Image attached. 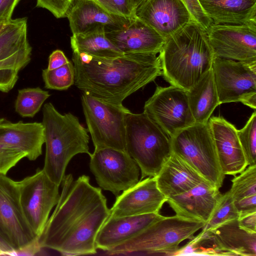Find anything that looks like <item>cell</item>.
<instances>
[{
    "label": "cell",
    "instance_id": "cell-1",
    "mask_svg": "<svg viewBox=\"0 0 256 256\" xmlns=\"http://www.w3.org/2000/svg\"><path fill=\"white\" fill-rule=\"evenodd\" d=\"M61 185L55 209L38 238L40 246L63 255L96 254V237L110 216L106 197L84 174L76 180L65 174Z\"/></svg>",
    "mask_w": 256,
    "mask_h": 256
},
{
    "label": "cell",
    "instance_id": "cell-2",
    "mask_svg": "<svg viewBox=\"0 0 256 256\" xmlns=\"http://www.w3.org/2000/svg\"><path fill=\"white\" fill-rule=\"evenodd\" d=\"M159 54H124L104 58L72 52L74 84L102 100L122 104L132 93L162 76Z\"/></svg>",
    "mask_w": 256,
    "mask_h": 256
},
{
    "label": "cell",
    "instance_id": "cell-3",
    "mask_svg": "<svg viewBox=\"0 0 256 256\" xmlns=\"http://www.w3.org/2000/svg\"><path fill=\"white\" fill-rule=\"evenodd\" d=\"M158 56L164 78L186 91L212 68L214 58L206 32L194 21L166 38Z\"/></svg>",
    "mask_w": 256,
    "mask_h": 256
},
{
    "label": "cell",
    "instance_id": "cell-4",
    "mask_svg": "<svg viewBox=\"0 0 256 256\" xmlns=\"http://www.w3.org/2000/svg\"><path fill=\"white\" fill-rule=\"evenodd\" d=\"M46 154L43 170L56 184H61L67 166L78 154L89 151L88 129L69 112L62 114L48 102L42 108Z\"/></svg>",
    "mask_w": 256,
    "mask_h": 256
},
{
    "label": "cell",
    "instance_id": "cell-5",
    "mask_svg": "<svg viewBox=\"0 0 256 256\" xmlns=\"http://www.w3.org/2000/svg\"><path fill=\"white\" fill-rule=\"evenodd\" d=\"M125 147L140 168V180L156 176L172 153L170 138L144 112L127 114Z\"/></svg>",
    "mask_w": 256,
    "mask_h": 256
},
{
    "label": "cell",
    "instance_id": "cell-6",
    "mask_svg": "<svg viewBox=\"0 0 256 256\" xmlns=\"http://www.w3.org/2000/svg\"><path fill=\"white\" fill-rule=\"evenodd\" d=\"M205 224L176 214L164 216L134 237L106 252L110 255L136 252L174 255L179 249L180 243L194 238V234Z\"/></svg>",
    "mask_w": 256,
    "mask_h": 256
},
{
    "label": "cell",
    "instance_id": "cell-7",
    "mask_svg": "<svg viewBox=\"0 0 256 256\" xmlns=\"http://www.w3.org/2000/svg\"><path fill=\"white\" fill-rule=\"evenodd\" d=\"M172 152L220 189L225 175L218 161L208 122H195L170 138Z\"/></svg>",
    "mask_w": 256,
    "mask_h": 256
},
{
    "label": "cell",
    "instance_id": "cell-8",
    "mask_svg": "<svg viewBox=\"0 0 256 256\" xmlns=\"http://www.w3.org/2000/svg\"><path fill=\"white\" fill-rule=\"evenodd\" d=\"M82 104L94 150L112 148L126 152V118L130 112L83 92Z\"/></svg>",
    "mask_w": 256,
    "mask_h": 256
},
{
    "label": "cell",
    "instance_id": "cell-9",
    "mask_svg": "<svg viewBox=\"0 0 256 256\" xmlns=\"http://www.w3.org/2000/svg\"><path fill=\"white\" fill-rule=\"evenodd\" d=\"M238 220L201 231L186 246L179 248L176 255L256 256V233L242 229Z\"/></svg>",
    "mask_w": 256,
    "mask_h": 256
},
{
    "label": "cell",
    "instance_id": "cell-10",
    "mask_svg": "<svg viewBox=\"0 0 256 256\" xmlns=\"http://www.w3.org/2000/svg\"><path fill=\"white\" fill-rule=\"evenodd\" d=\"M212 69L220 104L241 102L256 110V62L214 56Z\"/></svg>",
    "mask_w": 256,
    "mask_h": 256
},
{
    "label": "cell",
    "instance_id": "cell-11",
    "mask_svg": "<svg viewBox=\"0 0 256 256\" xmlns=\"http://www.w3.org/2000/svg\"><path fill=\"white\" fill-rule=\"evenodd\" d=\"M21 207L30 228L38 238L42 234L50 214L60 197L59 186L43 170L18 181Z\"/></svg>",
    "mask_w": 256,
    "mask_h": 256
},
{
    "label": "cell",
    "instance_id": "cell-12",
    "mask_svg": "<svg viewBox=\"0 0 256 256\" xmlns=\"http://www.w3.org/2000/svg\"><path fill=\"white\" fill-rule=\"evenodd\" d=\"M90 168L98 186L116 196L139 182L140 168L125 151L112 148L94 150Z\"/></svg>",
    "mask_w": 256,
    "mask_h": 256
},
{
    "label": "cell",
    "instance_id": "cell-13",
    "mask_svg": "<svg viewBox=\"0 0 256 256\" xmlns=\"http://www.w3.org/2000/svg\"><path fill=\"white\" fill-rule=\"evenodd\" d=\"M144 112L170 138L196 122L187 91L177 86H158L145 102Z\"/></svg>",
    "mask_w": 256,
    "mask_h": 256
},
{
    "label": "cell",
    "instance_id": "cell-14",
    "mask_svg": "<svg viewBox=\"0 0 256 256\" xmlns=\"http://www.w3.org/2000/svg\"><path fill=\"white\" fill-rule=\"evenodd\" d=\"M0 235L19 250L38 238L30 228L23 213L18 181L0 174Z\"/></svg>",
    "mask_w": 256,
    "mask_h": 256
},
{
    "label": "cell",
    "instance_id": "cell-15",
    "mask_svg": "<svg viewBox=\"0 0 256 256\" xmlns=\"http://www.w3.org/2000/svg\"><path fill=\"white\" fill-rule=\"evenodd\" d=\"M206 32L214 56L256 62V20L240 24H212Z\"/></svg>",
    "mask_w": 256,
    "mask_h": 256
},
{
    "label": "cell",
    "instance_id": "cell-16",
    "mask_svg": "<svg viewBox=\"0 0 256 256\" xmlns=\"http://www.w3.org/2000/svg\"><path fill=\"white\" fill-rule=\"evenodd\" d=\"M66 17L72 34L82 35L120 30L132 18L112 14L94 0H74Z\"/></svg>",
    "mask_w": 256,
    "mask_h": 256
},
{
    "label": "cell",
    "instance_id": "cell-17",
    "mask_svg": "<svg viewBox=\"0 0 256 256\" xmlns=\"http://www.w3.org/2000/svg\"><path fill=\"white\" fill-rule=\"evenodd\" d=\"M136 15L165 39L194 21L180 0H146Z\"/></svg>",
    "mask_w": 256,
    "mask_h": 256
},
{
    "label": "cell",
    "instance_id": "cell-18",
    "mask_svg": "<svg viewBox=\"0 0 256 256\" xmlns=\"http://www.w3.org/2000/svg\"><path fill=\"white\" fill-rule=\"evenodd\" d=\"M167 198L158 189L155 177L140 180L118 196L110 209L114 218L159 213Z\"/></svg>",
    "mask_w": 256,
    "mask_h": 256
},
{
    "label": "cell",
    "instance_id": "cell-19",
    "mask_svg": "<svg viewBox=\"0 0 256 256\" xmlns=\"http://www.w3.org/2000/svg\"><path fill=\"white\" fill-rule=\"evenodd\" d=\"M220 164L224 175L236 176L248 166L235 126L221 116L208 121Z\"/></svg>",
    "mask_w": 256,
    "mask_h": 256
},
{
    "label": "cell",
    "instance_id": "cell-20",
    "mask_svg": "<svg viewBox=\"0 0 256 256\" xmlns=\"http://www.w3.org/2000/svg\"><path fill=\"white\" fill-rule=\"evenodd\" d=\"M207 180L190 190L167 198L176 214L182 218L207 222L212 216L221 194Z\"/></svg>",
    "mask_w": 256,
    "mask_h": 256
},
{
    "label": "cell",
    "instance_id": "cell-21",
    "mask_svg": "<svg viewBox=\"0 0 256 256\" xmlns=\"http://www.w3.org/2000/svg\"><path fill=\"white\" fill-rule=\"evenodd\" d=\"M108 40L124 54H159L165 38L136 16L124 28L106 33Z\"/></svg>",
    "mask_w": 256,
    "mask_h": 256
},
{
    "label": "cell",
    "instance_id": "cell-22",
    "mask_svg": "<svg viewBox=\"0 0 256 256\" xmlns=\"http://www.w3.org/2000/svg\"><path fill=\"white\" fill-rule=\"evenodd\" d=\"M164 216L159 213L118 218L110 216L97 234L96 248L108 252L134 237Z\"/></svg>",
    "mask_w": 256,
    "mask_h": 256
},
{
    "label": "cell",
    "instance_id": "cell-23",
    "mask_svg": "<svg viewBox=\"0 0 256 256\" xmlns=\"http://www.w3.org/2000/svg\"><path fill=\"white\" fill-rule=\"evenodd\" d=\"M0 143L23 153L30 160H35L42 155L44 143L43 124L38 122H12L0 118Z\"/></svg>",
    "mask_w": 256,
    "mask_h": 256
},
{
    "label": "cell",
    "instance_id": "cell-24",
    "mask_svg": "<svg viewBox=\"0 0 256 256\" xmlns=\"http://www.w3.org/2000/svg\"><path fill=\"white\" fill-rule=\"evenodd\" d=\"M154 177L158 189L167 198L184 192L206 180L189 164L172 152Z\"/></svg>",
    "mask_w": 256,
    "mask_h": 256
},
{
    "label": "cell",
    "instance_id": "cell-25",
    "mask_svg": "<svg viewBox=\"0 0 256 256\" xmlns=\"http://www.w3.org/2000/svg\"><path fill=\"white\" fill-rule=\"evenodd\" d=\"M212 24H240L256 20V0H198Z\"/></svg>",
    "mask_w": 256,
    "mask_h": 256
},
{
    "label": "cell",
    "instance_id": "cell-26",
    "mask_svg": "<svg viewBox=\"0 0 256 256\" xmlns=\"http://www.w3.org/2000/svg\"><path fill=\"white\" fill-rule=\"evenodd\" d=\"M187 96L195 122L208 123L215 108L220 104L212 68L187 91Z\"/></svg>",
    "mask_w": 256,
    "mask_h": 256
},
{
    "label": "cell",
    "instance_id": "cell-27",
    "mask_svg": "<svg viewBox=\"0 0 256 256\" xmlns=\"http://www.w3.org/2000/svg\"><path fill=\"white\" fill-rule=\"evenodd\" d=\"M27 18H0V60L22 50H32L28 38Z\"/></svg>",
    "mask_w": 256,
    "mask_h": 256
},
{
    "label": "cell",
    "instance_id": "cell-28",
    "mask_svg": "<svg viewBox=\"0 0 256 256\" xmlns=\"http://www.w3.org/2000/svg\"><path fill=\"white\" fill-rule=\"evenodd\" d=\"M232 182L229 190L240 216L256 212V164L248 166Z\"/></svg>",
    "mask_w": 256,
    "mask_h": 256
},
{
    "label": "cell",
    "instance_id": "cell-29",
    "mask_svg": "<svg viewBox=\"0 0 256 256\" xmlns=\"http://www.w3.org/2000/svg\"><path fill=\"white\" fill-rule=\"evenodd\" d=\"M70 45L72 52L99 58H112L124 55L108 40L105 32L86 35L72 34L70 38Z\"/></svg>",
    "mask_w": 256,
    "mask_h": 256
},
{
    "label": "cell",
    "instance_id": "cell-30",
    "mask_svg": "<svg viewBox=\"0 0 256 256\" xmlns=\"http://www.w3.org/2000/svg\"><path fill=\"white\" fill-rule=\"evenodd\" d=\"M32 50L19 52L0 60V92H8L15 86L20 70L31 60Z\"/></svg>",
    "mask_w": 256,
    "mask_h": 256
},
{
    "label": "cell",
    "instance_id": "cell-31",
    "mask_svg": "<svg viewBox=\"0 0 256 256\" xmlns=\"http://www.w3.org/2000/svg\"><path fill=\"white\" fill-rule=\"evenodd\" d=\"M50 96L48 91L39 87L19 90L15 102L16 112L22 117L33 118Z\"/></svg>",
    "mask_w": 256,
    "mask_h": 256
},
{
    "label": "cell",
    "instance_id": "cell-32",
    "mask_svg": "<svg viewBox=\"0 0 256 256\" xmlns=\"http://www.w3.org/2000/svg\"><path fill=\"white\" fill-rule=\"evenodd\" d=\"M42 77L46 88L58 90H66L74 84L75 69L70 61L53 70L44 69Z\"/></svg>",
    "mask_w": 256,
    "mask_h": 256
},
{
    "label": "cell",
    "instance_id": "cell-33",
    "mask_svg": "<svg viewBox=\"0 0 256 256\" xmlns=\"http://www.w3.org/2000/svg\"><path fill=\"white\" fill-rule=\"evenodd\" d=\"M239 216L240 214L228 190L224 194H221L214 212L202 228V231H206L226 222L238 219Z\"/></svg>",
    "mask_w": 256,
    "mask_h": 256
},
{
    "label": "cell",
    "instance_id": "cell-34",
    "mask_svg": "<svg viewBox=\"0 0 256 256\" xmlns=\"http://www.w3.org/2000/svg\"><path fill=\"white\" fill-rule=\"evenodd\" d=\"M238 138L248 166L256 164V112L254 110L245 126L237 130Z\"/></svg>",
    "mask_w": 256,
    "mask_h": 256
},
{
    "label": "cell",
    "instance_id": "cell-35",
    "mask_svg": "<svg viewBox=\"0 0 256 256\" xmlns=\"http://www.w3.org/2000/svg\"><path fill=\"white\" fill-rule=\"evenodd\" d=\"M109 12L127 18L136 16L132 0H94Z\"/></svg>",
    "mask_w": 256,
    "mask_h": 256
},
{
    "label": "cell",
    "instance_id": "cell-36",
    "mask_svg": "<svg viewBox=\"0 0 256 256\" xmlns=\"http://www.w3.org/2000/svg\"><path fill=\"white\" fill-rule=\"evenodd\" d=\"M23 153L8 148L0 143V174H6L22 159Z\"/></svg>",
    "mask_w": 256,
    "mask_h": 256
},
{
    "label": "cell",
    "instance_id": "cell-37",
    "mask_svg": "<svg viewBox=\"0 0 256 256\" xmlns=\"http://www.w3.org/2000/svg\"><path fill=\"white\" fill-rule=\"evenodd\" d=\"M190 12L193 20L206 31L212 24L203 10L198 0H180Z\"/></svg>",
    "mask_w": 256,
    "mask_h": 256
},
{
    "label": "cell",
    "instance_id": "cell-38",
    "mask_svg": "<svg viewBox=\"0 0 256 256\" xmlns=\"http://www.w3.org/2000/svg\"><path fill=\"white\" fill-rule=\"evenodd\" d=\"M74 0H36V7L45 8L56 18H65Z\"/></svg>",
    "mask_w": 256,
    "mask_h": 256
},
{
    "label": "cell",
    "instance_id": "cell-39",
    "mask_svg": "<svg viewBox=\"0 0 256 256\" xmlns=\"http://www.w3.org/2000/svg\"><path fill=\"white\" fill-rule=\"evenodd\" d=\"M238 220L242 229L250 233H256V212L240 216Z\"/></svg>",
    "mask_w": 256,
    "mask_h": 256
},
{
    "label": "cell",
    "instance_id": "cell-40",
    "mask_svg": "<svg viewBox=\"0 0 256 256\" xmlns=\"http://www.w3.org/2000/svg\"><path fill=\"white\" fill-rule=\"evenodd\" d=\"M69 62L64 53L60 50H56L52 52L48 58V70H53L64 65Z\"/></svg>",
    "mask_w": 256,
    "mask_h": 256
},
{
    "label": "cell",
    "instance_id": "cell-41",
    "mask_svg": "<svg viewBox=\"0 0 256 256\" xmlns=\"http://www.w3.org/2000/svg\"><path fill=\"white\" fill-rule=\"evenodd\" d=\"M20 0H0V18L10 20L14 9Z\"/></svg>",
    "mask_w": 256,
    "mask_h": 256
},
{
    "label": "cell",
    "instance_id": "cell-42",
    "mask_svg": "<svg viewBox=\"0 0 256 256\" xmlns=\"http://www.w3.org/2000/svg\"><path fill=\"white\" fill-rule=\"evenodd\" d=\"M38 238L23 248L12 252L10 256H34L38 252L40 248Z\"/></svg>",
    "mask_w": 256,
    "mask_h": 256
},
{
    "label": "cell",
    "instance_id": "cell-43",
    "mask_svg": "<svg viewBox=\"0 0 256 256\" xmlns=\"http://www.w3.org/2000/svg\"><path fill=\"white\" fill-rule=\"evenodd\" d=\"M14 250L0 235V255H10Z\"/></svg>",
    "mask_w": 256,
    "mask_h": 256
},
{
    "label": "cell",
    "instance_id": "cell-44",
    "mask_svg": "<svg viewBox=\"0 0 256 256\" xmlns=\"http://www.w3.org/2000/svg\"><path fill=\"white\" fill-rule=\"evenodd\" d=\"M145 0H132L136 10L137 8Z\"/></svg>",
    "mask_w": 256,
    "mask_h": 256
}]
</instances>
